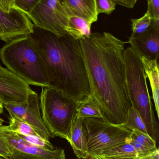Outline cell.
<instances>
[{"label": "cell", "instance_id": "33", "mask_svg": "<svg viewBox=\"0 0 159 159\" xmlns=\"http://www.w3.org/2000/svg\"><path fill=\"white\" fill-rule=\"evenodd\" d=\"M0 159H9L8 158H5V157H3V156H1L0 155Z\"/></svg>", "mask_w": 159, "mask_h": 159}, {"label": "cell", "instance_id": "32", "mask_svg": "<svg viewBox=\"0 0 159 159\" xmlns=\"http://www.w3.org/2000/svg\"><path fill=\"white\" fill-rule=\"evenodd\" d=\"M4 122H5L4 120L0 117V126H2V125H3V124L4 123Z\"/></svg>", "mask_w": 159, "mask_h": 159}, {"label": "cell", "instance_id": "6", "mask_svg": "<svg viewBox=\"0 0 159 159\" xmlns=\"http://www.w3.org/2000/svg\"><path fill=\"white\" fill-rule=\"evenodd\" d=\"M83 128L89 157L129 143L132 132L123 124H114L104 117L83 119Z\"/></svg>", "mask_w": 159, "mask_h": 159}, {"label": "cell", "instance_id": "16", "mask_svg": "<svg viewBox=\"0 0 159 159\" xmlns=\"http://www.w3.org/2000/svg\"><path fill=\"white\" fill-rule=\"evenodd\" d=\"M129 138L130 144L135 149L139 159L150 155L159 150L157 143L148 134L134 130L132 131Z\"/></svg>", "mask_w": 159, "mask_h": 159}, {"label": "cell", "instance_id": "1", "mask_svg": "<svg viewBox=\"0 0 159 159\" xmlns=\"http://www.w3.org/2000/svg\"><path fill=\"white\" fill-rule=\"evenodd\" d=\"M80 42L91 94L104 118L123 124L132 107L124 57L125 42L107 32L92 33Z\"/></svg>", "mask_w": 159, "mask_h": 159}, {"label": "cell", "instance_id": "11", "mask_svg": "<svg viewBox=\"0 0 159 159\" xmlns=\"http://www.w3.org/2000/svg\"><path fill=\"white\" fill-rule=\"evenodd\" d=\"M35 91L24 80L0 65V102L20 104Z\"/></svg>", "mask_w": 159, "mask_h": 159}, {"label": "cell", "instance_id": "5", "mask_svg": "<svg viewBox=\"0 0 159 159\" xmlns=\"http://www.w3.org/2000/svg\"><path fill=\"white\" fill-rule=\"evenodd\" d=\"M39 100L43 121L52 137H58L70 143L71 127L77 116L78 103L48 87L42 88Z\"/></svg>", "mask_w": 159, "mask_h": 159}, {"label": "cell", "instance_id": "22", "mask_svg": "<svg viewBox=\"0 0 159 159\" xmlns=\"http://www.w3.org/2000/svg\"><path fill=\"white\" fill-rule=\"evenodd\" d=\"M132 23V34L131 36H135L143 33L147 30L151 23L152 19L148 12L138 19H131Z\"/></svg>", "mask_w": 159, "mask_h": 159}, {"label": "cell", "instance_id": "19", "mask_svg": "<svg viewBox=\"0 0 159 159\" xmlns=\"http://www.w3.org/2000/svg\"><path fill=\"white\" fill-rule=\"evenodd\" d=\"M99 156L106 159H139L135 149L130 143H125Z\"/></svg>", "mask_w": 159, "mask_h": 159}, {"label": "cell", "instance_id": "2", "mask_svg": "<svg viewBox=\"0 0 159 159\" xmlns=\"http://www.w3.org/2000/svg\"><path fill=\"white\" fill-rule=\"evenodd\" d=\"M29 36L39 57L48 88L62 93L77 103L91 95L80 40L68 34L57 37L35 26Z\"/></svg>", "mask_w": 159, "mask_h": 159}, {"label": "cell", "instance_id": "31", "mask_svg": "<svg viewBox=\"0 0 159 159\" xmlns=\"http://www.w3.org/2000/svg\"><path fill=\"white\" fill-rule=\"evenodd\" d=\"M3 105L1 102H0V114H2L3 112Z\"/></svg>", "mask_w": 159, "mask_h": 159}, {"label": "cell", "instance_id": "29", "mask_svg": "<svg viewBox=\"0 0 159 159\" xmlns=\"http://www.w3.org/2000/svg\"><path fill=\"white\" fill-rule=\"evenodd\" d=\"M139 159H159V150L150 155H148L143 158H139Z\"/></svg>", "mask_w": 159, "mask_h": 159}, {"label": "cell", "instance_id": "30", "mask_svg": "<svg viewBox=\"0 0 159 159\" xmlns=\"http://www.w3.org/2000/svg\"><path fill=\"white\" fill-rule=\"evenodd\" d=\"M86 159H106L99 155H94V156H90Z\"/></svg>", "mask_w": 159, "mask_h": 159}, {"label": "cell", "instance_id": "18", "mask_svg": "<svg viewBox=\"0 0 159 159\" xmlns=\"http://www.w3.org/2000/svg\"><path fill=\"white\" fill-rule=\"evenodd\" d=\"M77 116L82 119L104 117L97 102L91 94L84 100L78 103Z\"/></svg>", "mask_w": 159, "mask_h": 159}, {"label": "cell", "instance_id": "14", "mask_svg": "<svg viewBox=\"0 0 159 159\" xmlns=\"http://www.w3.org/2000/svg\"><path fill=\"white\" fill-rule=\"evenodd\" d=\"M70 144L78 159L89 157L83 128V119L76 116L71 127Z\"/></svg>", "mask_w": 159, "mask_h": 159}, {"label": "cell", "instance_id": "9", "mask_svg": "<svg viewBox=\"0 0 159 159\" xmlns=\"http://www.w3.org/2000/svg\"><path fill=\"white\" fill-rule=\"evenodd\" d=\"M3 135L9 145L11 159H65V150L61 148L47 149L30 144L17 134L6 131Z\"/></svg>", "mask_w": 159, "mask_h": 159}, {"label": "cell", "instance_id": "23", "mask_svg": "<svg viewBox=\"0 0 159 159\" xmlns=\"http://www.w3.org/2000/svg\"><path fill=\"white\" fill-rule=\"evenodd\" d=\"M97 11L99 15L100 13L111 14L116 9V4L113 0H95Z\"/></svg>", "mask_w": 159, "mask_h": 159}, {"label": "cell", "instance_id": "21", "mask_svg": "<svg viewBox=\"0 0 159 159\" xmlns=\"http://www.w3.org/2000/svg\"><path fill=\"white\" fill-rule=\"evenodd\" d=\"M123 125L130 131L137 130L143 134H148L145 123L139 113L133 107L127 112Z\"/></svg>", "mask_w": 159, "mask_h": 159}, {"label": "cell", "instance_id": "27", "mask_svg": "<svg viewBox=\"0 0 159 159\" xmlns=\"http://www.w3.org/2000/svg\"><path fill=\"white\" fill-rule=\"evenodd\" d=\"M0 155L11 159L9 145L3 135V125L0 126Z\"/></svg>", "mask_w": 159, "mask_h": 159}, {"label": "cell", "instance_id": "25", "mask_svg": "<svg viewBox=\"0 0 159 159\" xmlns=\"http://www.w3.org/2000/svg\"><path fill=\"white\" fill-rule=\"evenodd\" d=\"M39 0H14L16 6L28 16Z\"/></svg>", "mask_w": 159, "mask_h": 159}, {"label": "cell", "instance_id": "28", "mask_svg": "<svg viewBox=\"0 0 159 159\" xmlns=\"http://www.w3.org/2000/svg\"><path fill=\"white\" fill-rule=\"evenodd\" d=\"M116 4L124 6L126 8L132 9L136 3L137 0H113Z\"/></svg>", "mask_w": 159, "mask_h": 159}, {"label": "cell", "instance_id": "20", "mask_svg": "<svg viewBox=\"0 0 159 159\" xmlns=\"http://www.w3.org/2000/svg\"><path fill=\"white\" fill-rule=\"evenodd\" d=\"M6 131L25 136L40 137L30 125L13 114H10V124L4 126Z\"/></svg>", "mask_w": 159, "mask_h": 159}, {"label": "cell", "instance_id": "10", "mask_svg": "<svg viewBox=\"0 0 159 159\" xmlns=\"http://www.w3.org/2000/svg\"><path fill=\"white\" fill-rule=\"evenodd\" d=\"M3 105L9 114L15 115L25 122L42 139L50 142L52 135L43 124L40 112L39 97L36 92L30 94L24 103Z\"/></svg>", "mask_w": 159, "mask_h": 159}, {"label": "cell", "instance_id": "3", "mask_svg": "<svg viewBox=\"0 0 159 159\" xmlns=\"http://www.w3.org/2000/svg\"><path fill=\"white\" fill-rule=\"evenodd\" d=\"M0 59L9 70L28 85L48 87L40 59L29 35L6 43L0 49Z\"/></svg>", "mask_w": 159, "mask_h": 159}, {"label": "cell", "instance_id": "26", "mask_svg": "<svg viewBox=\"0 0 159 159\" xmlns=\"http://www.w3.org/2000/svg\"><path fill=\"white\" fill-rule=\"evenodd\" d=\"M148 10L152 20L159 21V0H148Z\"/></svg>", "mask_w": 159, "mask_h": 159}, {"label": "cell", "instance_id": "13", "mask_svg": "<svg viewBox=\"0 0 159 159\" xmlns=\"http://www.w3.org/2000/svg\"><path fill=\"white\" fill-rule=\"evenodd\" d=\"M69 17H80L93 24L98 19L95 0H60Z\"/></svg>", "mask_w": 159, "mask_h": 159}, {"label": "cell", "instance_id": "4", "mask_svg": "<svg viewBox=\"0 0 159 159\" xmlns=\"http://www.w3.org/2000/svg\"><path fill=\"white\" fill-rule=\"evenodd\" d=\"M124 57L127 87L132 107L142 118L149 135L157 143L159 140V124L154 115L143 64L140 57L131 47L125 49Z\"/></svg>", "mask_w": 159, "mask_h": 159}, {"label": "cell", "instance_id": "12", "mask_svg": "<svg viewBox=\"0 0 159 159\" xmlns=\"http://www.w3.org/2000/svg\"><path fill=\"white\" fill-rule=\"evenodd\" d=\"M128 43L140 57L158 61L159 57V21L152 20L148 28L143 33L130 36Z\"/></svg>", "mask_w": 159, "mask_h": 159}, {"label": "cell", "instance_id": "24", "mask_svg": "<svg viewBox=\"0 0 159 159\" xmlns=\"http://www.w3.org/2000/svg\"><path fill=\"white\" fill-rule=\"evenodd\" d=\"M18 134L19 135V136L21 137L22 139L26 141L27 142L35 145V146L41 147L43 148L47 149L53 150L55 148L51 142H47L40 137L25 136L19 134Z\"/></svg>", "mask_w": 159, "mask_h": 159}, {"label": "cell", "instance_id": "15", "mask_svg": "<svg viewBox=\"0 0 159 159\" xmlns=\"http://www.w3.org/2000/svg\"><path fill=\"white\" fill-rule=\"evenodd\" d=\"M144 71L149 81L152 92V99L157 117L159 118V71L158 61L140 57Z\"/></svg>", "mask_w": 159, "mask_h": 159}, {"label": "cell", "instance_id": "17", "mask_svg": "<svg viewBox=\"0 0 159 159\" xmlns=\"http://www.w3.org/2000/svg\"><path fill=\"white\" fill-rule=\"evenodd\" d=\"M92 25L80 17L70 16L66 31L73 39L80 40L91 35Z\"/></svg>", "mask_w": 159, "mask_h": 159}, {"label": "cell", "instance_id": "7", "mask_svg": "<svg viewBox=\"0 0 159 159\" xmlns=\"http://www.w3.org/2000/svg\"><path fill=\"white\" fill-rule=\"evenodd\" d=\"M28 16L35 26L57 37L67 34L69 17L60 0H39Z\"/></svg>", "mask_w": 159, "mask_h": 159}, {"label": "cell", "instance_id": "8", "mask_svg": "<svg viewBox=\"0 0 159 159\" xmlns=\"http://www.w3.org/2000/svg\"><path fill=\"white\" fill-rule=\"evenodd\" d=\"M34 26L28 16L16 6L14 0H0V39L6 43L28 36Z\"/></svg>", "mask_w": 159, "mask_h": 159}]
</instances>
